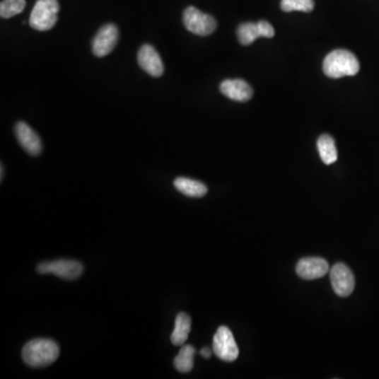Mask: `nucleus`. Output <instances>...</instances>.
Masks as SVG:
<instances>
[{
  "mask_svg": "<svg viewBox=\"0 0 379 379\" xmlns=\"http://www.w3.org/2000/svg\"><path fill=\"white\" fill-rule=\"evenodd\" d=\"M239 42L243 46L253 44L256 40L262 37V29L258 23H245L239 25L237 30Z\"/></svg>",
  "mask_w": 379,
  "mask_h": 379,
  "instance_id": "dca6fc26",
  "label": "nucleus"
},
{
  "mask_svg": "<svg viewBox=\"0 0 379 379\" xmlns=\"http://www.w3.org/2000/svg\"><path fill=\"white\" fill-rule=\"evenodd\" d=\"M4 180V165H1V180Z\"/></svg>",
  "mask_w": 379,
  "mask_h": 379,
  "instance_id": "412c9836",
  "label": "nucleus"
},
{
  "mask_svg": "<svg viewBox=\"0 0 379 379\" xmlns=\"http://www.w3.org/2000/svg\"><path fill=\"white\" fill-rule=\"evenodd\" d=\"M200 355H202L204 358H210L211 355H212V351H211L209 348H204L202 351H200Z\"/></svg>",
  "mask_w": 379,
  "mask_h": 379,
  "instance_id": "aec40b11",
  "label": "nucleus"
},
{
  "mask_svg": "<svg viewBox=\"0 0 379 379\" xmlns=\"http://www.w3.org/2000/svg\"><path fill=\"white\" fill-rule=\"evenodd\" d=\"M213 352L221 361H235L239 355V349L237 346L233 333L227 327H219L218 330L213 337Z\"/></svg>",
  "mask_w": 379,
  "mask_h": 379,
  "instance_id": "423d86ee",
  "label": "nucleus"
},
{
  "mask_svg": "<svg viewBox=\"0 0 379 379\" xmlns=\"http://www.w3.org/2000/svg\"><path fill=\"white\" fill-rule=\"evenodd\" d=\"M58 12L57 0H38L30 16V25L38 31L51 30L57 23Z\"/></svg>",
  "mask_w": 379,
  "mask_h": 379,
  "instance_id": "7ed1b4c3",
  "label": "nucleus"
},
{
  "mask_svg": "<svg viewBox=\"0 0 379 379\" xmlns=\"http://www.w3.org/2000/svg\"><path fill=\"white\" fill-rule=\"evenodd\" d=\"M25 8V0H2L0 4V16L2 18H11L15 15L21 14Z\"/></svg>",
  "mask_w": 379,
  "mask_h": 379,
  "instance_id": "a211bd4d",
  "label": "nucleus"
},
{
  "mask_svg": "<svg viewBox=\"0 0 379 379\" xmlns=\"http://www.w3.org/2000/svg\"><path fill=\"white\" fill-rule=\"evenodd\" d=\"M194 356H195L194 346H189V344L182 346L177 356L174 359L176 370L182 373H189L193 369Z\"/></svg>",
  "mask_w": 379,
  "mask_h": 379,
  "instance_id": "f3484780",
  "label": "nucleus"
},
{
  "mask_svg": "<svg viewBox=\"0 0 379 379\" xmlns=\"http://www.w3.org/2000/svg\"><path fill=\"white\" fill-rule=\"evenodd\" d=\"M330 272L328 262L320 257H305L296 264V273L305 281L322 279Z\"/></svg>",
  "mask_w": 379,
  "mask_h": 379,
  "instance_id": "6e6552de",
  "label": "nucleus"
},
{
  "mask_svg": "<svg viewBox=\"0 0 379 379\" xmlns=\"http://www.w3.org/2000/svg\"><path fill=\"white\" fill-rule=\"evenodd\" d=\"M324 73L330 78L354 76L359 72L358 59L354 54L346 49H335L324 60Z\"/></svg>",
  "mask_w": 379,
  "mask_h": 379,
  "instance_id": "f03ea898",
  "label": "nucleus"
},
{
  "mask_svg": "<svg viewBox=\"0 0 379 379\" xmlns=\"http://www.w3.org/2000/svg\"><path fill=\"white\" fill-rule=\"evenodd\" d=\"M59 346L56 342L45 338L30 340L23 346V359L31 368H44L52 365L59 356Z\"/></svg>",
  "mask_w": 379,
  "mask_h": 379,
  "instance_id": "f257e3e1",
  "label": "nucleus"
},
{
  "mask_svg": "<svg viewBox=\"0 0 379 379\" xmlns=\"http://www.w3.org/2000/svg\"><path fill=\"white\" fill-rule=\"evenodd\" d=\"M174 186L180 193L189 197L199 198L208 193L206 185L191 178L178 177L174 182Z\"/></svg>",
  "mask_w": 379,
  "mask_h": 379,
  "instance_id": "ddd939ff",
  "label": "nucleus"
},
{
  "mask_svg": "<svg viewBox=\"0 0 379 379\" xmlns=\"http://www.w3.org/2000/svg\"><path fill=\"white\" fill-rule=\"evenodd\" d=\"M314 0H281V10L284 12H293V11H301V12H312L314 8Z\"/></svg>",
  "mask_w": 379,
  "mask_h": 379,
  "instance_id": "6ab92c4d",
  "label": "nucleus"
},
{
  "mask_svg": "<svg viewBox=\"0 0 379 379\" xmlns=\"http://www.w3.org/2000/svg\"><path fill=\"white\" fill-rule=\"evenodd\" d=\"M330 279L334 292L340 297H348L355 288V279L352 271L342 262L334 264L330 269Z\"/></svg>",
  "mask_w": 379,
  "mask_h": 379,
  "instance_id": "0eeeda50",
  "label": "nucleus"
},
{
  "mask_svg": "<svg viewBox=\"0 0 379 379\" xmlns=\"http://www.w3.org/2000/svg\"><path fill=\"white\" fill-rule=\"evenodd\" d=\"M17 139L21 146L29 154L37 156L42 152V144L40 136L25 122H21L15 127Z\"/></svg>",
  "mask_w": 379,
  "mask_h": 379,
  "instance_id": "9b49d317",
  "label": "nucleus"
},
{
  "mask_svg": "<svg viewBox=\"0 0 379 379\" xmlns=\"http://www.w3.org/2000/svg\"><path fill=\"white\" fill-rule=\"evenodd\" d=\"M191 332V317L186 313H180L175 320V329L171 335L174 346H184Z\"/></svg>",
  "mask_w": 379,
  "mask_h": 379,
  "instance_id": "4468645a",
  "label": "nucleus"
},
{
  "mask_svg": "<svg viewBox=\"0 0 379 379\" xmlns=\"http://www.w3.org/2000/svg\"><path fill=\"white\" fill-rule=\"evenodd\" d=\"M221 92L232 100H250L253 96V90L247 81L243 79H227L221 85Z\"/></svg>",
  "mask_w": 379,
  "mask_h": 379,
  "instance_id": "f8f14e48",
  "label": "nucleus"
},
{
  "mask_svg": "<svg viewBox=\"0 0 379 379\" xmlns=\"http://www.w3.org/2000/svg\"><path fill=\"white\" fill-rule=\"evenodd\" d=\"M185 27L198 36H208L216 30V21L211 15L204 14L194 6H189L184 13Z\"/></svg>",
  "mask_w": 379,
  "mask_h": 379,
  "instance_id": "39448f33",
  "label": "nucleus"
},
{
  "mask_svg": "<svg viewBox=\"0 0 379 379\" xmlns=\"http://www.w3.org/2000/svg\"><path fill=\"white\" fill-rule=\"evenodd\" d=\"M118 40V30L116 25H103L93 40V53L97 57H103L113 51Z\"/></svg>",
  "mask_w": 379,
  "mask_h": 379,
  "instance_id": "1a4fd4ad",
  "label": "nucleus"
},
{
  "mask_svg": "<svg viewBox=\"0 0 379 379\" xmlns=\"http://www.w3.org/2000/svg\"><path fill=\"white\" fill-rule=\"evenodd\" d=\"M40 274H53L62 279L74 281L81 276L83 266L77 260H59L54 262H42L37 266Z\"/></svg>",
  "mask_w": 379,
  "mask_h": 379,
  "instance_id": "20e7f679",
  "label": "nucleus"
},
{
  "mask_svg": "<svg viewBox=\"0 0 379 379\" xmlns=\"http://www.w3.org/2000/svg\"><path fill=\"white\" fill-rule=\"evenodd\" d=\"M317 148L320 158L326 165H332L337 161L338 155L335 141L330 135H322L318 139Z\"/></svg>",
  "mask_w": 379,
  "mask_h": 379,
  "instance_id": "2eb2a0df",
  "label": "nucleus"
},
{
  "mask_svg": "<svg viewBox=\"0 0 379 379\" xmlns=\"http://www.w3.org/2000/svg\"><path fill=\"white\" fill-rule=\"evenodd\" d=\"M137 59L142 70L146 71L151 76L159 77L163 74L165 68H163V60L156 49L150 45H144L141 47Z\"/></svg>",
  "mask_w": 379,
  "mask_h": 379,
  "instance_id": "9d476101",
  "label": "nucleus"
}]
</instances>
